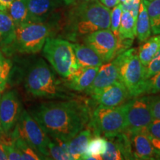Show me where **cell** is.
<instances>
[{
  "instance_id": "cell-2",
  "label": "cell",
  "mask_w": 160,
  "mask_h": 160,
  "mask_svg": "<svg viewBox=\"0 0 160 160\" xmlns=\"http://www.w3.org/2000/svg\"><path fill=\"white\" fill-rule=\"evenodd\" d=\"M66 7L59 29L65 39L77 42L99 30L110 28L111 10L99 0H89Z\"/></svg>"
},
{
  "instance_id": "cell-37",
  "label": "cell",
  "mask_w": 160,
  "mask_h": 160,
  "mask_svg": "<svg viewBox=\"0 0 160 160\" xmlns=\"http://www.w3.org/2000/svg\"><path fill=\"white\" fill-rule=\"evenodd\" d=\"M13 0H0V11H5Z\"/></svg>"
},
{
  "instance_id": "cell-31",
  "label": "cell",
  "mask_w": 160,
  "mask_h": 160,
  "mask_svg": "<svg viewBox=\"0 0 160 160\" xmlns=\"http://www.w3.org/2000/svg\"><path fill=\"white\" fill-rule=\"evenodd\" d=\"M160 93V72L146 80L143 94L152 95Z\"/></svg>"
},
{
  "instance_id": "cell-25",
  "label": "cell",
  "mask_w": 160,
  "mask_h": 160,
  "mask_svg": "<svg viewBox=\"0 0 160 160\" xmlns=\"http://www.w3.org/2000/svg\"><path fill=\"white\" fill-rule=\"evenodd\" d=\"M136 21L137 20L130 12L122 11L118 39H134L136 37Z\"/></svg>"
},
{
  "instance_id": "cell-34",
  "label": "cell",
  "mask_w": 160,
  "mask_h": 160,
  "mask_svg": "<svg viewBox=\"0 0 160 160\" xmlns=\"http://www.w3.org/2000/svg\"><path fill=\"white\" fill-rule=\"evenodd\" d=\"M151 110L153 119H160V95L151 96Z\"/></svg>"
},
{
  "instance_id": "cell-4",
  "label": "cell",
  "mask_w": 160,
  "mask_h": 160,
  "mask_svg": "<svg viewBox=\"0 0 160 160\" xmlns=\"http://www.w3.org/2000/svg\"><path fill=\"white\" fill-rule=\"evenodd\" d=\"M59 22H28L15 26V35L13 42L4 53H19L34 54L42 50L46 40L54 37L59 31Z\"/></svg>"
},
{
  "instance_id": "cell-41",
  "label": "cell",
  "mask_w": 160,
  "mask_h": 160,
  "mask_svg": "<svg viewBox=\"0 0 160 160\" xmlns=\"http://www.w3.org/2000/svg\"><path fill=\"white\" fill-rule=\"evenodd\" d=\"M125 0H119V2H121V3H122V2H125Z\"/></svg>"
},
{
  "instance_id": "cell-39",
  "label": "cell",
  "mask_w": 160,
  "mask_h": 160,
  "mask_svg": "<svg viewBox=\"0 0 160 160\" xmlns=\"http://www.w3.org/2000/svg\"><path fill=\"white\" fill-rule=\"evenodd\" d=\"M1 92H0V98H1ZM6 134L5 133H4V131H3V130H2V125H1V122H0V139H1V138H2L3 137H5Z\"/></svg>"
},
{
  "instance_id": "cell-7",
  "label": "cell",
  "mask_w": 160,
  "mask_h": 160,
  "mask_svg": "<svg viewBox=\"0 0 160 160\" xmlns=\"http://www.w3.org/2000/svg\"><path fill=\"white\" fill-rule=\"evenodd\" d=\"M119 65V80L131 97L143 95L145 88V66L140 62L137 48L126 50L114 58Z\"/></svg>"
},
{
  "instance_id": "cell-40",
  "label": "cell",
  "mask_w": 160,
  "mask_h": 160,
  "mask_svg": "<svg viewBox=\"0 0 160 160\" xmlns=\"http://www.w3.org/2000/svg\"><path fill=\"white\" fill-rule=\"evenodd\" d=\"M155 159H160V151L158 153H156Z\"/></svg>"
},
{
  "instance_id": "cell-30",
  "label": "cell",
  "mask_w": 160,
  "mask_h": 160,
  "mask_svg": "<svg viewBox=\"0 0 160 160\" xmlns=\"http://www.w3.org/2000/svg\"><path fill=\"white\" fill-rule=\"evenodd\" d=\"M160 72V49L145 67V80L153 77Z\"/></svg>"
},
{
  "instance_id": "cell-18",
  "label": "cell",
  "mask_w": 160,
  "mask_h": 160,
  "mask_svg": "<svg viewBox=\"0 0 160 160\" xmlns=\"http://www.w3.org/2000/svg\"><path fill=\"white\" fill-rule=\"evenodd\" d=\"M93 136L91 128L82 130L68 141V151L71 159H81Z\"/></svg>"
},
{
  "instance_id": "cell-32",
  "label": "cell",
  "mask_w": 160,
  "mask_h": 160,
  "mask_svg": "<svg viewBox=\"0 0 160 160\" xmlns=\"http://www.w3.org/2000/svg\"><path fill=\"white\" fill-rule=\"evenodd\" d=\"M140 2H141V0H125L124 2L120 3L122 5V11L130 12L137 20L138 13H139Z\"/></svg>"
},
{
  "instance_id": "cell-13",
  "label": "cell",
  "mask_w": 160,
  "mask_h": 160,
  "mask_svg": "<svg viewBox=\"0 0 160 160\" xmlns=\"http://www.w3.org/2000/svg\"><path fill=\"white\" fill-rule=\"evenodd\" d=\"M90 97L96 105L105 107L121 105L132 98L125 85L120 80L104 88Z\"/></svg>"
},
{
  "instance_id": "cell-14",
  "label": "cell",
  "mask_w": 160,
  "mask_h": 160,
  "mask_svg": "<svg viewBox=\"0 0 160 160\" xmlns=\"http://www.w3.org/2000/svg\"><path fill=\"white\" fill-rule=\"evenodd\" d=\"M133 159H155L156 152L146 128L128 131Z\"/></svg>"
},
{
  "instance_id": "cell-36",
  "label": "cell",
  "mask_w": 160,
  "mask_h": 160,
  "mask_svg": "<svg viewBox=\"0 0 160 160\" xmlns=\"http://www.w3.org/2000/svg\"><path fill=\"white\" fill-rule=\"evenodd\" d=\"M61 1L62 2L63 4L65 6H69V5H77V4L89 1V0H61Z\"/></svg>"
},
{
  "instance_id": "cell-15",
  "label": "cell",
  "mask_w": 160,
  "mask_h": 160,
  "mask_svg": "<svg viewBox=\"0 0 160 160\" xmlns=\"http://www.w3.org/2000/svg\"><path fill=\"white\" fill-rule=\"evenodd\" d=\"M117 81H119V65L113 59L111 62H108L100 66L93 82L84 92L91 96Z\"/></svg>"
},
{
  "instance_id": "cell-6",
  "label": "cell",
  "mask_w": 160,
  "mask_h": 160,
  "mask_svg": "<svg viewBox=\"0 0 160 160\" xmlns=\"http://www.w3.org/2000/svg\"><path fill=\"white\" fill-rule=\"evenodd\" d=\"M42 49L44 57L52 68L63 79L69 78L79 68L72 43L68 40L49 37Z\"/></svg>"
},
{
  "instance_id": "cell-27",
  "label": "cell",
  "mask_w": 160,
  "mask_h": 160,
  "mask_svg": "<svg viewBox=\"0 0 160 160\" xmlns=\"http://www.w3.org/2000/svg\"><path fill=\"white\" fill-rule=\"evenodd\" d=\"M14 144L20 153L22 159L24 160H39L46 159V158L36 151L32 146L28 145L23 139L19 137H12Z\"/></svg>"
},
{
  "instance_id": "cell-35",
  "label": "cell",
  "mask_w": 160,
  "mask_h": 160,
  "mask_svg": "<svg viewBox=\"0 0 160 160\" xmlns=\"http://www.w3.org/2000/svg\"><path fill=\"white\" fill-rule=\"evenodd\" d=\"M99 2L110 9H112L119 3V0H99Z\"/></svg>"
},
{
  "instance_id": "cell-19",
  "label": "cell",
  "mask_w": 160,
  "mask_h": 160,
  "mask_svg": "<svg viewBox=\"0 0 160 160\" xmlns=\"http://www.w3.org/2000/svg\"><path fill=\"white\" fill-rule=\"evenodd\" d=\"M15 24L5 11H0V51L5 53L13 42Z\"/></svg>"
},
{
  "instance_id": "cell-3",
  "label": "cell",
  "mask_w": 160,
  "mask_h": 160,
  "mask_svg": "<svg viewBox=\"0 0 160 160\" xmlns=\"http://www.w3.org/2000/svg\"><path fill=\"white\" fill-rule=\"evenodd\" d=\"M51 66L42 59L30 65L25 77V88L28 93L35 98L52 100L82 99L67 87L65 79L56 74Z\"/></svg>"
},
{
  "instance_id": "cell-22",
  "label": "cell",
  "mask_w": 160,
  "mask_h": 160,
  "mask_svg": "<svg viewBox=\"0 0 160 160\" xmlns=\"http://www.w3.org/2000/svg\"><path fill=\"white\" fill-rule=\"evenodd\" d=\"M107 148V139L100 135H93L90 139L85 153L81 159L102 160V155Z\"/></svg>"
},
{
  "instance_id": "cell-26",
  "label": "cell",
  "mask_w": 160,
  "mask_h": 160,
  "mask_svg": "<svg viewBox=\"0 0 160 160\" xmlns=\"http://www.w3.org/2000/svg\"><path fill=\"white\" fill-rule=\"evenodd\" d=\"M147 8L151 31L153 34H160V0H143Z\"/></svg>"
},
{
  "instance_id": "cell-28",
  "label": "cell",
  "mask_w": 160,
  "mask_h": 160,
  "mask_svg": "<svg viewBox=\"0 0 160 160\" xmlns=\"http://www.w3.org/2000/svg\"><path fill=\"white\" fill-rule=\"evenodd\" d=\"M12 66L13 64L11 59L6 57L2 52L0 51V92L1 93L5 91L7 85Z\"/></svg>"
},
{
  "instance_id": "cell-1",
  "label": "cell",
  "mask_w": 160,
  "mask_h": 160,
  "mask_svg": "<svg viewBox=\"0 0 160 160\" xmlns=\"http://www.w3.org/2000/svg\"><path fill=\"white\" fill-rule=\"evenodd\" d=\"M30 113L49 137L67 142L88 125L91 116L88 103L83 99L45 102Z\"/></svg>"
},
{
  "instance_id": "cell-23",
  "label": "cell",
  "mask_w": 160,
  "mask_h": 160,
  "mask_svg": "<svg viewBox=\"0 0 160 160\" xmlns=\"http://www.w3.org/2000/svg\"><path fill=\"white\" fill-rule=\"evenodd\" d=\"M160 49V34H156L153 37H149L139 47L138 56L142 64L147 66L152 58Z\"/></svg>"
},
{
  "instance_id": "cell-17",
  "label": "cell",
  "mask_w": 160,
  "mask_h": 160,
  "mask_svg": "<svg viewBox=\"0 0 160 160\" xmlns=\"http://www.w3.org/2000/svg\"><path fill=\"white\" fill-rule=\"evenodd\" d=\"M77 63L79 67H100L102 59L93 48L85 44L72 43Z\"/></svg>"
},
{
  "instance_id": "cell-12",
  "label": "cell",
  "mask_w": 160,
  "mask_h": 160,
  "mask_svg": "<svg viewBox=\"0 0 160 160\" xmlns=\"http://www.w3.org/2000/svg\"><path fill=\"white\" fill-rule=\"evenodd\" d=\"M30 22H46L61 19L65 5L61 0H27Z\"/></svg>"
},
{
  "instance_id": "cell-9",
  "label": "cell",
  "mask_w": 160,
  "mask_h": 160,
  "mask_svg": "<svg viewBox=\"0 0 160 160\" xmlns=\"http://www.w3.org/2000/svg\"><path fill=\"white\" fill-rule=\"evenodd\" d=\"M151 96H138L127 102V129L128 131L147 128L153 119L151 110Z\"/></svg>"
},
{
  "instance_id": "cell-21",
  "label": "cell",
  "mask_w": 160,
  "mask_h": 160,
  "mask_svg": "<svg viewBox=\"0 0 160 160\" xmlns=\"http://www.w3.org/2000/svg\"><path fill=\"white\" fill-rule=\"evenodd\" d=\"M5 12L11 17L15 26L30 22L27 0H13Z\"/></svg>"
},
{
  "instance_id": "cell-10",
  "label": "cell",
  "mask_w": 160,
  "mask_h": 160,
  "mask_svg": "<svg viewBox=\"0 0 160 160\" xmlns=\"http://www.w3.org/2000/svg\"><path fill=\"white\" fill-rule=\"evenodd\" d=\"M82 40L84 44L97 52L104 63L108 62L116 57L118 40L110 28L99 30L90 33Z\"/></svg>"
},
{
  "instance_id": "cell-11",
  "label": "cell",
  "mask_w": 160,
  "mask_h": 160,
  "mask_svg": "<svg viewBox=\"0 0 160 160\" xmlns=\"http://www.w3.org/2000/svg\"><path fill=\"white\" fill-rule=\"evenodd\" d=\"M21 99L15 90L4 93L0 98V122L6 135L11 136L22 111Z\"/></svg>"
},
{
  "instance_id": "cell-33",
  "label": "cell",
  "mask_w": 160,
  "mask_h": 160,
  "mask_svg": "<svg viewBox=\"0 0 160 160\" xmlns=\"http://www.w3.org/2000/svg\"><path fill=\"white\" fill-rule=\"evenodd\" d=\"M146 130L150 139L160 141V119H153Z\"/></svg>"
},
{
  "instance_id": "cell-20",
  "label": "cell",
  "mask_w": 160,
  "mask_h": 160,
  "mask_svg": "<svg viewBox=\"0 0 160 160\" xmlns=\"http://www.w3.org/2000/svg\"><path fill=\"white\" fill-rule=\"evenodd\" d=\"M151 21L147 8L143 0H141L139 13L136 21V37L140 42H144L151 37Z\"/></svg>"
},
{
  "instance_id": "cell-38",
  "label": "cell",
  "mask_w": 160,
  "mask_h": 160,
  "mask_svg": "<svg viewBox=\"0 0 160 160\" xmlns=\"http://www.w3.org/2000/svg\"><path fill=\"white\" fill-rule=\"evenodd\" d=\"M8 159L7 154L5 150V147H4V144L0 139V160H5Z\"/></svg>"
},
{
  "instance_id": "cell-29",
  "label": "cell",
  "mask_w": 160,
  "mask_h": 160,
  "mask_svg": "<svg viewBox=\"0 0 160 160\" xmlns=\"http://www.w3.org/2000/svg\"><path fill=\"white\" fill-rule=\"evenodd\" d=\"M122 14V8L121 3L119 2L111 11V24H110V29L117 39L119 38V28Z\"/></svg>"
},
{
  "instance_id": "cell-5",
  "label": "cell",
  "mask_w": 160,
  "mask_h": 160,
  "mask_svg": "<svg viewBox=\"0 0 160 160\" xmlns=\"http://www.w3.org/2000/svg\"><path fill=\"white\" fill-rule=\"evenodd\" d=\"M127 102L115 107L98 105L90 116L88 125L93 135L110 138L127 129Z\"/></svg>"
},
{
  "instance_id": "cell-24",
  "label": "cell",
  "mask_w": 160,
  "mask_h": 160,
  "mask_svg": "<svg viewBox=\"0 0 160 160\" xmlns=\"http://www.w3.org/2000/svg\"><path fill=\"white\" fill-rule=\"evenodd\" d=\"M48 151L50 159H71L68 151V142L59 139V138L50 137Z\"/></svg>"
},
{
  "instance_id": "cell-16",
  "label": "cell",
  "mask_w": 160,
  "mask_h": 160,
  "mask_svg": "<svg viewBox=\"0 0 160 160\" xmlns=\"http://www.w3.org/2000/svg\"><path fill=\"white\" fill-rule=\"evenodd\" d=\"M99 67H79L71 77L65 79L67 87L71 91L84 92L93 82Z\"/></svg>"
},
{
  "instance_id": "cell-8",
  "label": "cell",
  "mask_w": 160,
  "mask_h": 160,
  "mask_svg": "<svg viewBox=\"0 0 160 160\" xmlns=\"http://www.w3.org/2000/svg\"><path fill=\"white\" fill-rule=\"evenodd\" d=\"M11 137L23 139L44 156L46 159H50L48 151L50 137L31 113L25 110L22 111Z\"/></svg>"
}]
</instances>
